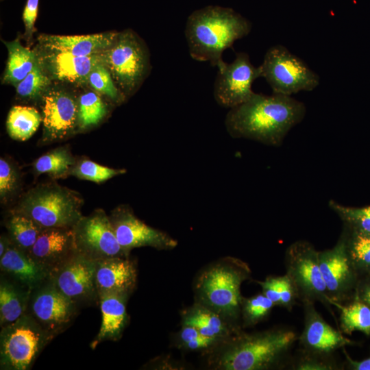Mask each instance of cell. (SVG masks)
Listing matches in <instances>:
<instances>
[{"label": "cell", "mask_w": 370, "mask_h": 370, "mask_svg": "<svg viewBox=\"0 0 370 370\" xmlns=\"http://www.w3.org/2000/svg\"><path fill=\"white\" fill-rule=\"evenodd\" d=\"M306 113L304 103L291 96L255 92L247 101L230 109L225 126L232 138L279 147Z\"/></svg>", "instance_id": "6da1fadb"}, {"label": "cell", "mask_w": 370, "mask_h": 370, "mask_svg": "<svg viewBox=\"0 0 370 370\" xmlns=\"http://www.w3.org/2000/svg\"><path fill=\"white\" fill-rule=\"evenodd\" d=\"M251 29V23L232 8L209 5L189 15L184 34L191 58L217 66L224 51Z\"/></svg>", "instance_id": "7a4b0ae2"}, {"label": "cell", "mask_w": 370, "mask_h": 370, "mask_svg": "<svg viewBox=\"0 0 370 370\" xmlns=\"http://www.w3.org/2000/svg\"><path fill=\"white\" fill-rule=\"evenodd\" d=\"M297 332L287 328L238 337L221 356L219 367L226 370H263L286 361Z\"/></svg>", "instance_id": "3957f363"}, {"label": "cell", "mask_w": 370, "mask_h": 370, "mask_svg": "<svg viewBox=\"0 0 370 370\" xmlns=\"http://www.w3.org/2000/svg\"><path fill=\"white\" fill-rule=\"evenodd\" d=\"M82 204L74 191L47 184L25 194L14 212L28 217L42 228L73 227L82 217Z\"/></svg>", "instance_id": "277c9868"}, {"label": "cell", "mask_w": 370, "mask_h": 370, "mask_svg": "<svg viewBox=\"0 0 370 370\" xmlns=\"http://www.w3.org/2000/svg\"><path fill=\"white\" fill-rule=\"evenodd\" d=\"M249 273L247 265L236 259L212 266L201 274L197 284L202 303L225 317L236 318L243 301L241 286Z\"/></svg>", "instance_id": "5b68a950"}, {"label": "cell", "mask_w": 370, "mask_h": 370, "mask_svg": "<svg viewBox=\"0 0 370 370\" xmlns=\"http://www.w3.org/2000/svg\"><path fill=\"white\" fill-rule=\"evenodd\" d=\"M27 312L1 328V369H31L39 354L53 338Z\"/></svg>", "instance_id": "8992f818"}, {"label": "cell", "mask_w": 370, "mask_h": 370, "mask_svg": "<svg viewBox=\"0 0 370 370\" xmlns=\"http://www.w3.org/2000/svg\"><path fill=\"white\" fill-rule=\"evenodd\" d=\"M259 67L261 77L275 94L291 96L300 91H312L319 85V76L282 45L271 47Z\"/></svg>", "instance_id": "52a82bcc"}, {"label": "cell", "mask_w": 370, "mask_h": 370, "mask_svg": "<svg viewBox=\"0 0 370 370\" xmlns=\"http://www.w3.org/2000/svg\"><path fill=\"white\" fill-rule=\"evenodd\" d=\"M318 252L311 243L306 241H297L291 244L284 255L286 275L303 304L319 301L332 313V304L320 269Z\"/></svg>", "instance_id": "ba28073f"}, {"label": "cell", "mask_w": 370, "mask_h": 370, "mask_svg": "<svg viewBox=\"0 0 370 370\" xmlns=\"http://www.w3.org/2000/svg\"><path fill=\"white\" fill-rule=\"evenodd\" d=\"M103 55L105 66L123 94L134 92L149 69L148 53L138 36L131 30L119 33Z\"/></svg>", "instance_id": "9c48e42d"}, {"label": "cell", "mask_w": 370, "mask_h": 370, "mask_svg": "<svg viewBox=\"0 0 370 370\" xmlns=\"http://www.w3.org/2000/svg\"><path fill=\"white\" fill-rule=\"evenodd\" d=\"M73 230L77 251L91 260L128 256L118 242L110 217L102 210L82 216Z\"/></svg>", "instance_id": "30bf717a"}, {"label": "cell", "mask_w": 370, "mask_h": 370, "mask_svg": "<svg viewBox=\"0 0 370 370\" xmlns=\"http://www.w3.org/2000/svg\"><path fill=\"white\" fill-rule=\"evenodd\" d=\"M217 67L213 95L219 105L230 109L247 101L255 93L252 84L261 77V71L259 66L252 64L247 53H236L232 62L223 61Z\"/></svg>", "instance_id": "8fae6325"}, {"label": "cell", "mask_w": 370, "mask_h": 370, "mask_svg": "<svg viewBox=\"0 0 370 370\" xmlns=\"http://www.w3.org/2000/svg\"><path fill=\"white\" fill-rule=\"evenodd\" d=\"M75 304L48 279L31 291L27 310L44 329L55 336L74 318Z\"/></svg>", "instance_id": "7c38bea8"}, {"label": "cell", "mask_w": 370, "mask_h": 370, "mask_svg": "<svg viewBox=\"0 0 370 370\" xmlns=\"http://www.w3.org/2000/svg\"><path fill=\"white\" fill-rule=\"evenodd\" d=\"M118 242L128 253L133 248L151 247L170 249L177 245L176 240L137 218L129 206L117 207L110 217Z\"/></svg>", "instance_id": "4fadbf2b"}, {"label": "cell", "mask_w": 370, "mask_h": 370, "mask_svg": "<svg viewBox=\"0 0 370 370\" xmlns=\"http://www.w3.org/2000/svg\"><path fill=\"white\" fill-rule=\"evenodd\" d=\"M96 261L77 251L58 268L51 271L49 280L64 295L78 301L98 297L95 282Z\"/></svg>", "instance_id": "5bb4252c"}, {"label": "cell", "mask_w": 370, "mask_h": 370, "mask_svg": "<svg viewBox=\"0 0 370 370\" xmlns=\"http://www.w3.org/2000/svg\"><path fill=\"white\" fill-rule=\"evenodd\" d=\"M319 262L330 301L342 303L351 291L356 278L340 238L334 247L318 252ZM331 304V303H330Z\"/></svg>", "instance_id": "9a60e30c"}, {"label": "cell", "mask_w": 370, "mask_h": 370, "mask_svg": "<svg viewBox=\"0 0 370 370\" xmlns=\"http://www.w3.org/2000/svg\"><path fill=\"white\" fill-rule=\"evenodd\" d=\"M304 325L298 338L301 351L322 356H330L337 349L352 345V341L329 325L318 313L314 304H305Z\"/></svg>", "instance_id": "2e32d148"}, {"label": "cell", "mask_w": 370, "mask_h": 370, "mask_svg": "<svg viewBox=\"0 0 370 370\" xmlns=\"http://www.w3.org/2000/svg\"><path fill=\"white\" fill-rule=\"evenodd\" d=\"M78 105L69 94L51 90L43 95V140L54 141L69 135L77 125Z\"/></svg>", "instance_id": "e0dca14e"}, {"label": "cell", "mask_w": 370, "mask_h": 370, "mask_svg": "<svg viewBox=\"0 0 370 370\" xmlns=\"http://www.w3.org/2000/svg\"><path fill=\"white\" fill-rule=\"evenodd\" d=\"M77 251L73 227H48L27 253L50 274Z\"/></svg>", "instance_id": "ac0fdd59"}, {"label": "cell", "mask_w": 370, "mask_h": 370, "mask_svg": "<svg viewBox=\"0 0 370 370\" xmlns=\"http://www.w3.org/2000/svg\"><path fill=\"white\" fill-rule=\"evenodd\" d=\"M49 52L42 57L40 62L53 78L64 82H88L89 75L94 68L99 64H104L103 51L88 56Z\"/></svg>", "instance_id": "d6986e66"}, {"label": "cell", "mask_w": 370, "mask_h": 370, "mask_svg": "<svg viewBox=\"0 0 370 370\" xmlns=\"http://www.w3.org/2000/svg\"><path fill=\"white\" fill-rule=\"evenodd\" d=\"M135 264L127 257L109 258L96 261L95 282L101 293L127 294L136 282Z\"/></svg>", "instance_id": "ffe728a7"}, {"label": "cell", "mask_w": 370, "mask_h": 370, "mask_svg": "<svg viewBox=\"0 0 370 370\" xmlns=\"http://www.w3.org/2000/svg\"><path fill=\"white\" fill-rule=\"evenodd\" d=\"M118 34L110 32L82 36L40 35L38 40L49 51L88 56L109 49Z\"/></svg>", "instance_id": "44dd1931"}, {"label": "cell", "mask_w": 370, "mask_h": 370, "mask_svg": "<svg viewBox=\"0 0 370 370\" xmlns=\"http://www.w3.org/2000/svg\"><path fill=\"white\" fill-rule=\"evenodd\" d=\"M0 267L3 273L29 291L42 285L49 276V273L26 251L12 242L0 258Z\"/></svg>", "instance_id": "7402d4cb"}, {"label": "cell", "mask_w": 370, "mask_h": 370, "mask_svg": "<svg viewBox=\"0 0 370 370\" xmlns=\"http://www.w3.org/2000/svg\"><path fill=\"white\" fill-rule=\"evenodd\" d=\"M127 294L101 293L98 295L101 312V324L97 336L91 344L95 347L104 341L119 338L128 320L126 311Z\"/></svg>", "instance_id": "603a6c76"}, {"label": "cell", "mask_w": 370, "mask_h": 370, "mask_svg": "<svg viewBox=\"0 0 370 370\" xmlns=\"http://www.w3.org/2000/svg\"><path fill=\"white\" fill-rule=\"evenodd\" d=\"M31 291L18 283L1 277L0 325L3 327L16 321L27 311Z\"/></svg>", "instance_id": "cb8c5ba5"}, {"label": "cell", "mask_w": 370, "mask_h": 370, "mask_svg": "<svg viewBox=\"0 0 370 370\" xmlns=\"http://www.w3.org/2000/svg\"><path fill=\"white\" fill-rule=\"evenodd\" d=\"M3 43L8 51V60L3 81L16 86L33 69L38 58L34 51L23 47L17 40Z\"/></svg>", "instance_id": "d4e9b609"}, {"label": "cell", "mask_w": 370, "mask_h": 370, "mask_svg": "<svg viewBox=\"0 0 370 370\" xmlns=\"http://www.w3.org/2000/svg\"><path fill=\"white\" fill-rule=\"evenodd\" d=\"M41 121V115L34 108L15 106L8 115L7 130L12 138L24 141L36 132Z\"/></svg>", "instance_id": "484cf974"}, {"label": "cell", "mask_w": 370, "mask_h": 370, "mask_svg": "<svg viewBox=\"0 0 370 370\" xmlns=\"http://www.w3.org/2000/svg\"><path fill=\"white\" fill-rule=\"evenodd\" d=\"M340 311V327L343 333L351 334L360 331L370 335V306L358 297L351 304L330 301Z\"/></svg>", "instance_id": "4316f807"}, {"label": "cell", "mask_w": 370, "mask_h": 370, "mask_svg": "<svg viewBox=\"0 0 370 370\" xmlns=\"http://www.w3.org/2000/svg\"><path fill=\"white\" fill-rule=\"evenodd\" d=\"M221 316L208 307L197 306L185 315L183 325L194 327L203 335L217 339L229 334Z\"/></svg>", "instance_id": "83f0119b"}, {"label": "cell", "mask_w": 370, "mask_h": 370, "mask_svg": "<svg viewBox=\"0 0 370 370\" xmlns=\"http://www.w3.org/2000/svg\"><path fill=\"white\" fill-rule=\"evenodd\" d=\"M10 241L27 252L36 241L42 227L28 217L14 212L7 221Z\"/></svg>", "instance_id": "f1b7e54d"}, {"label": "cell", "mask_w": 370, "mask_h": 370, "mask_svg": "<svg viewBox=\"0 0 370 370\" xmlns=\"http://www.w3.org/2000/svg\"><path fill=\"white\" fill-rule=\"evenodd\" d=\"M342 239L346 253L354 269H370V233L345 227Z\"/></svg>", "instance_id": "f546056e"}, {"label": "cell", "mask_w": 370, "mask_h": 370, "mask_svg": "<svg viewBox=\"0 0 370 370\" xmlns=\"http://www.w3.org/2000/svg\"><path fill=\"white\" fill-rule=\"evenodd\" d=\"M74 164V159L69 150L60 147L39 157L34 163V169L37 173L60 178L71 173Z\"/></svg>", "instance_id": "4dcf8cb0"}, {"label": "cell", "mask_w": 370, "mask_h": 370, "mask_svg": "<svg viewBox=\"0 0 370 370\" xmlns=\"http://www.w3.org/2000/svg\"><path fill=\"white\" fill-rule=\"evenodd\" d=\"M106 113V105L98 95L93 92H86L79 100L77 125L81 129L97 125Z\"/></svg>", "instance_id": "1f68e13d"}, {"label": "cell", "mask_w": 370, "mask_h": 370, "mask_svg": "<svg viewBox=\"0 0 370 370\" xmlns=\"http://www.w3.org/2000/svg\"><path fill=\"white\" fill-rule=\"evenodd\" d=\"M329 206L343 221L345 227L370 233V206L364 208H352L330 201Z\"/></svg>", "instance_id": "d6a6232c"}, {"label": "cell", "mask_w": 370, "mask_h": 370, "mask_svg": "<svg viewBox=\"0 0 370 370\" xmlns=\"http://www.w3.org/2000/svg\"><path fill=\"white\" fill-rule=\"evenodd\" d=\"M125 173L124 169L110 168L84 159L74 165L71 174L82 180L99 183Z\"/></svg>", "instance_id": "836d02e7"}, {"label": "cell", "mask_w": 370, "mask_h": 370, "mask_svg": "<svg viewBox=\"0 0 370 370\" xmlns=\"http://www.w3.org/2000/svg\"><path fill=\"white\" fill-rule=\"evenodd\" d=\"M40 60L28 75L16 86V92L22 97L34 99L41 95L49 83Z\"/></svg>", "instance_id": "e575fe53"}, {"label": "cell", "mask_w": 370, "mask_h": 370, "mask_svg": "<svg viewBox=\"0 0 370 370\" xmlns=\"http://www.w3.org/2000/svg\"><path fill=\"white\" fill-rule=\"evenodd\" d=\"M88 82L93 88L106 95L114 101L119 103L124 100V95L114 84L112 75L104 64H99L94 68L89 75Z\"/></svg>", "instance_id": "d590c367"}, {"label": "cell", "mask_w": 370, "mask_h": 370, "mask_svg": "<svg viewBox=\"0 0 370 370\" xmlns=\"http://www.w3.org/2000/svg\"><path fill=\"white\" fill-rule=\"evenodd\" d=\"M275 306L263 293L242 301V312L247 325H255L265 318Z\"/></svg>", "instance_id": "8d00e7d4"}, {"label": "cell", "mask_w": 370, "mask_h": 370, "mask_svg": "<svg viewBox=\"0 0 370 370\" xmlns=\"http://www.w3.org/2000/svg\"><path fill=\"white\" fill-rule=\"evenodd\" d=\"M18 174L12 164L4 158L0 159V196L5 201L14 194L18 186Z\"/></svg>", "instance_id": "74e56055"}, {"label": "cell", "mask_w": 370, "mask_h": 370, "mask_svg": "<svg viewBox=\"0 0 370 370\" xmlns=\"http://www.w3.org/2000/svg\"><path fill=\"white\" fill-rule=\"evenodd\" d=\"M294 369L331 370L338 369L336 362L330 356H322L302 352L293 365Z\"/></svg>", "instance_id": "f35d334b"}, {"label": "cell", "mask_w": 370, "mask_h": 370, "mask_svg": "<svg viewBox=\"0 0 370 370\" xmlns=\"http://www.w3.org/2000/svg\"><path fill=\"white\" fill-rule=\"evenodd\" d=\"M279 286L280 306L290 311L295 305L296 299H298L297 292L286 275L279 276Z\"/></svg>", "instance_id": "ab89813d"}, {"label": "cell", "mask_w": 370, "mask_h": 370, "mask_svg": "<svg viewBox=\"0 0 370 370\" xmlns=\"http://www.w3.org/2000/svg\"><path fill=\"white\" fill-rule=\"evenodd\" d=\"M39 0H27L23 12L26 34L31 37L38 12Z\"/></svg>", "instance_id": "60d3db41"}, {"label": "cell", "mask_w": 370, "mask_h": 370, "mask_svg": "<svg viewBox=\"0 0 370 370\" xmlns=\"http://www.w3.org/2000/svg\"><path fill=\"white\" fill-rule=\"evenodd\" d=\"M262 293L277 306L280 304L279 277H270L264 282H258Z\"/></svg>", "instance_id": "b9f144b4"}, {"label": "cell", "mask_w": 370, "mask_h": 370, "mask_svg": "<svg viewBox=\"0 0 370 370\" xmlns=\"http://www.w3.org/2000/svg\"><path fill=\"white\" fill-rule=\"evenodd\" d=\"M217 338L206 336H202L199 338H197L195 340L188 341L184 345L185 347L190 349H203L208 347L210 345H212Z\"/></svg>", "instance_id": "7bdbcfd3"}, {"label": "cell", "mask_w": 370, "mask_h": 370, "mask_svg": "<svg viewBox=\"0 0 370 370\" xmlns=\"http://www.w3.org/2000/svg\"><path fill=\"white\" fill-rule=\"evenodd\" d=\"M203 335L195 328L189 325H183L180 333V338L184 343L199 338Z\"/></svg>", "instance_id": "ee69618b"}, {"label": "cell", "mask_w": 370, "mask_h": 370, "mask_svg": "<svg viewBox=\"0 0 370 370\" xmlns=\"http://www.w3.org/2000/svg\"><path fill=\"white\" fill-rule=\"evenodd\" d=\"M347 360L349 367L356 370H370V358L361 361L352 360L347 355Z\"/></svg>", "instance_id": "f6af8a7d"}, {"label": "cell", "mask_w": 370, "mask_h": 370, "mask_svg": "<svg viewBox=\"0 0 370 370\" xmlns=\"http://www.w3.org/2000/svg\"><path fill=\"white\" fill-rule=\"evenodd\" d=\"M357 297L370 306V284L360 290Z\"/></svg>", "instance_id": "bcb514c9"}, {"label": "cell", "mask_w": 370, "mask_h": 370, "mask_svg": "<svg viewBox=\"0 0 370 370\" xmlns=\"http://www.w3.org/2000/svg\"><path fill=\"white\" fill-rule=\"evenodd\" d=\"M10 240L6 238L4 235L1 236L0 241V258L5 253L8 247L10 244Z\"/></svg>", "instance_id": "7dc6e473"}]
</instances>
